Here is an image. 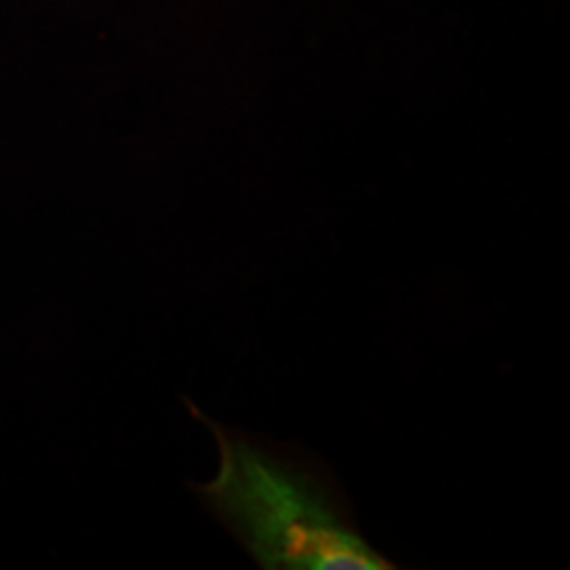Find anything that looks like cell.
Instances as JSON below:
<instances>
[{
  "label": "cell",
  "instance_id": "cell-1",
  "mask_svg": "<svg viewBox=\"0 0 570 570\" xmlns=\"http://www.w3.org/2000/svg\"><path fill=\"white\" fill-rule=\"evenodd\" d=\"M185 404L219 454L217 475L190 489L262 570L396 568L362 537L346 494L317 458L285 454Z\"/></svg>",
  "mask_w": 570,
  "mask_h": 570
}]
</instances>
